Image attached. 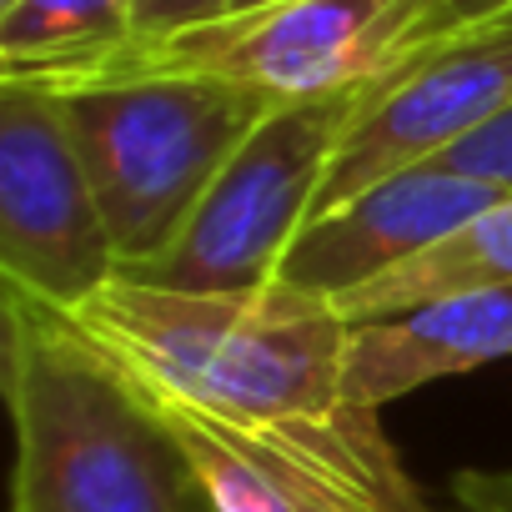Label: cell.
Returning <instances> with one entry per match:
<instances>
[{
    "label": "cell",
    "instance_id": "cell-2",
    "mask_svg": "<svg viewBox=\"0 0 512 512\" xmlns=\"http://www.w3.org/2000/svg\"><path fill=\"white\" fill-rule=\"evenodd\" d=\"M11 512H211L206 487L141 382L56 307L6 287Z\"/></svg>",
    "mask_w": 512,
    "mask_h": 512
},
{
    "label": "cell",
    "instance_id": "cell-8",
    "mask_svg": "<svg viewBox=\"0 0 512 512\" xmlns=\"http://www.w3.org/2000/svg\"><path fill=\"white\" fill-rule=\"evenodd\" d=\"M502 186H487L477 176H462L442 161L407 166L362 196L312 216L297 241L287 246L277 282L322 302H337L372 277L412 262L417 251L457 231L467 216H477L487 201H497Z\"/></svg>",
    "mask_w": 512,
    "mask_h": 512
},
{
    "label": "cell",
    "instance_id": "cell-11",
    "mask_svg": "<svg viewBox=\"0 0 512 512\" xmlns=\"http://www.w3.org/2000/svg\"><path fill=\"white\" fill-rule=\"evenodd\" d=\"M141 0H6L0 76L66 86L136 41Z\"/></svg>",
    "mask_w": 512,
    "mask_h": 512
},
{
    "label": "cell",
    "instance_id": "cell-12",
    "mask_svg": "<svg viewBox=\"0 0 512 512\" xmlns=\"http://www.w3.org/2000/svg\"><path fill=\"white\" fill-rule=\"evenodd\" d=\"M437 161L452 166V171H462V176H477V181H487V186L512 191V111H502L492 126H482V131L467 136L462 146L442 151Z\"/></svg>",
    "mask_w": 512,
    "mask_h": 512
},
{
    "label": "cell",
    "instance_id": "cell-16",
    "mask_svg": "<svg viewBox=\"0 0 512 512\" xmlns=\"http://www.w3.org/2000/svg\"><path fill=\"white\" fill-rule=\"evenodd\" d=\"M251 6H267V0H236V11H251ZM231 16V11H226Z\"/></svg>",
    "mask_w": 512,
    "mask_h": 512
},
{
    "label": "cell",
    "instance_id": "cell-5",
    "mask_svg": "<svg viewBox=\"0 0 512 512\" xmlns=\"http://www.w3.org/2000/svg\"><path fill=\"white\" fill-rule=\"evenodd\" d=\"M437 41H447L442 0H267L161 41H131L96 71H216L277 101H307L367 86Z\"/></svg>",
    "mask_w": 512,
    "mask_h": 512
},
{
    "label": "cell",
    "instance_id": "cell-10",
    "mask_svg": "<svg viewBox=\"0 0 512 512\" xmlns=\"http://www.w3.org/2000/svg\"><path fill=\"white\" fill-rule=\"evenodd\" d=\"M492 287H512V191L487 201L457 231L417 251L412 262L337 297L332 307L342 322H372V317H397V312H412L442 297L492 292Z\"/></svg>",
    "mask_w": 512,
    "mask_h": 512
},
{
    "label": "cell",
    "instance_id": "cell-9",
    "mask_svg": "<svg viewBox=\"0 0 512 512\" xmlns=\"http://www.w3.org/2000/svg\"><path fill=\"white\" fill-rule=\"evenodd\" d=\"M512 357V287L442 297L397 317L347 322L342 387L357 407L382 412L427 382L462 377Z\"/></svg>",
    "mask_w": 512,
    "mask_h": 512
},
{
    "label": "cell",
    "instance_id": "cell-6",
    "mask_svg": "<svg viewBox=\"0 0 512 512\" xmlns=\"http://www.w3.org/2000/svg\"><path fill=\"white\" fill-rule=\"evenodd\" d=\"M0 277L71 312L121 277L96 186L51 86L0 76Z\"/></svg>",
    "mask_w": 512,
    "mask_h": 512
},
{
    "label": "cell",
    "instance_id": "cell-3",
    "mask_svg": "<svg viewBox=\"0 0 512 512\" xmlns=\"http://www.w3.org/2000/svg\"><path fill=\"white\" fill-rule=\"evenodd\" d=\"M51 91L66 106L121 272L156 262L256 121L282 106L277 96L216 71L146 66L96 71Z\"/></svg>",
    "mask_w": 512,
    "mask_h": 512
},
{
    "label": "cell",
    "instance_id": "cell-1",
    "mask_svg": "<svg viewBox=\"0 0 512 512\" xmlns=\"http://www.w3.org/2000/svg\"><path fill=\"white\" fill-rule=\"evenodd\" d=\"M61 317L156 407L236 442L322 512H432L382 412L342 387L347 322L332 302L282 282L201 297L116 277Z\"/></svg>",
    "mask_w": 512,
    "mask_h": 512
},
{
    "label": "cell",
    "instance_id": "cell-17",
    "mask_svg": "<svg viewBox=\"0 0 512 512\" xmlns=\"http://www.w3.org/2000/svg\"><path fill=\"white\" fill-rule=\"evenodd\" d=\"M0 6H6V0H0Z\"/></svg>",
    "mask_w": 512,
    "mask_h": 512
},
{
    "label": "cell",
    "instance_id": "cell-15",
    "mask_svg": "<svg viewBox=\"0 0 512 512\" xmlns=\"http://www.w3.org/2000/svg\"><path fill=\"white\" fill-rule=\"evenodd\" d=\"M512 21V0H442V26L447 36H467L482 26Z\"/></svg>",
    "mask_w": 512,
    "mask_h": 512
},
{
    "label": "cell",
    "instance_id": "cell-14",
    "mask_svg": "<svg viewBox=\"0 0 512 512\" xmlns=\"http://www.w3.org/2000/svg\"><path fill=\"white\" fill-rule=\"evenodd\" d=\"M462 512H512V467H467L452 477Z\"/></svg>",
    "mask_w": 512,
    "mask_h": 512
},
{
    "label": "cell",
    "instance_id": "cell-13",
    "mask_svg": "<svg viewBox=\"0 0 512 512\" xmlns=\"http://www.w3.org/2000/svg\"><path fill=\"white\" fill-rule=\"evenodd\" d=\"M236 11V0H141L136 6V41H161Z\"/></svg>",
    "mask_w": 512,
    "mask_h": 512
},
{
    "label": "cell",
    "instance_id": "cell-4",
    "mask_svg": "<svg viewBox=\"0 0 512 512\" xmlns=\"http://www.w3.org/2000/svg\"><path fill=\"white\" fill-rule=\"evenodd\" d=\"M402 71V66H397ZM377 76L352 91L307 96L272 106L256 131L236 146V156L221 166L181 236L146 267H131L121 277L166 287V292H256L277 282V267L297 231L317 216L327 171L352 136V126L367 116V106L382 96V86L397 76Z\"/></svg>",
    "mask_w": 512,
    "mask_h": 512
},
{
    "label": "cell",
    "instance_id": "cell-7",
    "mask_svg": "<svg viewBox=\"0 0 512 512\" xmlns=\"http://www.w3.org/2000/svg\"><path fill=\"white\" fill-rule=\"evenodd\" d=\"M502 111H512V21L427 46L382 86V96L342 141L317 216L407 166L437 161Z\"/></svg>",
    "mask_w": 512,
    "mask_h": 512
}]
</instances>
